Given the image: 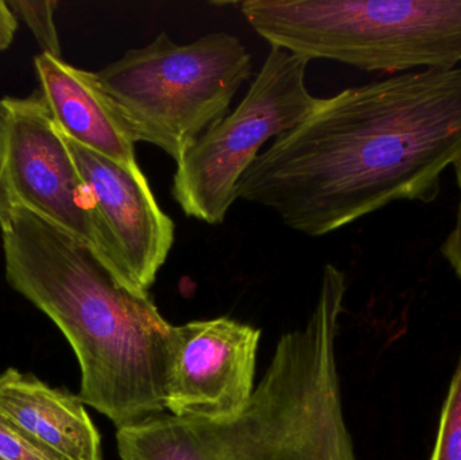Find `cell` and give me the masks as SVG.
<instances>
[{
  "mask_svg": "<svg viewBox=\"0 0 461 460\" xmlns=\"http://www.w3.org/2000/svg\"><path fill=\"white\" fill-rule=\"evenodd\" d=\"M461 162V68L427 69L320 97L252 162L236 199L324 237L398 202L432 203Z\"/></svg>",
  "mask_w": 461,
  "mask_h": 460,
  "instance_id": "cell-1",
  "label": "cell"
},
{
  "mask_svg": "<svg viewBox=\"0 0 461 460\" xmlns=\"http://www.w3.org/2000/svg\"><path fill=\"white\" fill-rule=\"evenodd\" d=\"M8 285L75 351L78 399L116 428L162 415L173 326L149 294L122 285L94 251L22 207L0 211Z\"/></svg>",
  "mask_w": 461,
  "mask_h": 460,
  "instance_id": "cell-2",
  "label": "cell"
},
{
  "mask_svg": "<svg viewBox=\"0 0 461 460\" xmlns=\"http://www.w3.org/2000/svg\"><path fill=\"white\" fill-rule=\"evenodd\" d=\"M346 275L322 270L300 329L279 339L246 404L216 418L154 416L116 432L122 460H357L336 362Z\"/></svg>",
  "mask_w": 461,
  "mask_h": 460,
  "instance_id": "cell-3",
  "label": "cell"
},
{
  "mask_svg": "<svg viewBox=\"0 0 461 460\" xmlns=\"http://www.w3.org/2000/svg\"><path fill=\"white\" fill-rule=\"evenodd\" d=\"M240 11L271 48L309 62L370 72L461 62V0H249Z\"/></svg>",
  "mask_w": 461,
  "mask_h": 460,
  "instance_id": "cell-4",
  "label": "cell"
},
{
  "mask_svg": "<svg viewBox=\"0 0 461 460\" xmlns=\"http://www.w3.org/2000/svg\"><path fill=\"white\" fill-rule=\"evenodd\" d=\"M251 75V54L226 32L185 45L161 32L96 72L137 143L157 146L176 164L229 115L233 97Z\"/></svg>",
  "mask_w": 461,
  "mask_h": 460,
  "instance_id": "cell-5",
  "label": "cell"
},
{
  "mask_svg": "<svg viewBox=\"0 0 461 460\" xmlns=\"http://www.w3.org/2000/svg\"><path fill=\"white\" fill-rule=\"evenodd\" d=\"M309 61L271 48L238 107L177 162L173 199L188 218L221 224L244 173L270 140L297 126L319 104L306 86Z\"/></svg>",
  "mask_w": 461,
  "mask_h": 460,
  "instance_id": "cell-6",
  "label": "cell"
},
{
  "mask_svg": "<svg viewBox=\"0 0 461 460\" xmlns=\"http://www.w3.org/2000/svg\"><path fill=\"white\" fill-rule=\"evenodd\" d=\"M0 104V211L26 208L64 230L130 289L91 191L42 95L7 96Z\"/></svg>",
  "mask_w": 461,
  "mask_h": 460,
  "instance_id": "cell-7",
  "label": "cell"
},
{
  "mask_svg": "<svg viewBox=\"0 0 461 460\" xmlns=\"http://www.w3.org/2000/svg\"><path fill=\"white\" fill-rule=\"evenodd\" d=\"M260 331L229 318L173 326L165 410L176 418L235 412L254 392Z\"/></svg>",
  "mask_w": 461,
  "mask_h": 460,
  "instance_id": "cell-8",
  "label": "cell"
},
{
  "mask_svg": "<svg viewBox=\"0 0 461 460\" xmlns=\"http://www.w3.org/2000/svg\"><path fill=\"white\" fill-rule=\"evenodd\" d=\"M65 140L118 253L130 289L148 293L172 250L175 221L159 207L142 169L131 172L69 138Z\"/></svg>",
  "mask_w": 461,
  "mask_h": 460,
  "instance_id": "cell-9",
  "label": "cell"
},
{
  "mask_svg": "<svg viewBox=\"0 0 461 460\" xmlns=\"http://www.w3.org/2000/svg\"><path fill=\"white\" fill-rule=\"evenodd\" d=\"M34 69L38 91L65 137L127 170H140L137 140L96 73L43 53L34 57Z\"/></svg>",
  "mask_w": 461,
  "mask_h": 460,
  "instance_id": "cell-10",
  "label": "cell"
},
{
  "mask_svg": "<svg viewBox=\"0 0 461 460\" xmlns=\"http://www.w3.org/2000/svg\"><path fill=\"white\" fill-rule=\"evenodd\" d=\"M0 416L56 460H103L100 435L84 402L18 369L0 374Z\"/></svg>",
  "mask_w": 461,
  "mask_h": 460,
  "instance_id": "cell-11",
  "label": "cell"
},
{
  "mask_svg": "<svg viewBox=\"0 0 461 460\" xmlns=\"http://www.w3.org/2000/svg\"><path fill=\"white\" fill-rule=\"evenodd\" d=\"M7 3L16 18L19 16L34 35L38 45L42 49L41 53L62 59L59 32L54 22V14L59 2L57 0H8Z\"/></svg>",
  "mask_w": 461,
  "mask_h": 460,
  "instance_id": "cell-12",
  "label": "cell"
},
{
  "mask_svg": "<svg viewBox=\"0 0 461 460\" xmlns=\"http://www.w3.org/2000/svg\"><path fill=\"white\" fill-rule=\"evenodd\" d=\"M429 460H461V356L449 385Z\"/></svg>",
  "mask_w": 461,
  "mask_h": 460,
  "instance_id": "cell-13",
  "label": "cell"
},
{
  "mask_svg": "<svg viewBox=\"0 0 461 460\" xmlns=\"http://www.w3.org/2000/svg\"><path fill=\"white\" fill-rule=\"evenodd\" d=\"M0 460H56L35 447L0 416Z\"/></svg>",
  "mask_w": 461,
  "mask_h": 460,
  "instance_id": "cell-14",
  "label": "cell"
},
{
  "mask_svg": "<svg viewBox=\"0 0 461 460\" xmlns=\"http://www.w3.org/2000/svg\"><path fill=\"white\" fill-rule=\"evenodd\" d=\"M455 172H456L457 186H459L460 192L459 205H457L454 230L449 232L448 237L441 245V254L461 280V162L455 167Z\"/></svg>",
  "mask_w": 461,
  "mask_h": 460,
  "instance_id": "cell-15",
  "label": "cell"
},
{
  "mask_svg": "<svg viewBox=\"0 0 461 460\" xmlns=\"http://www.w3.org/2000/svg\"><path fill=\"white\" fill-rule=\"evenodd\" d=\"M18 29V18L5 0H0V53L13 43Z\"/></svg>",
  "mask_w": 461,
  "mask_h": 460,
  "instance_id": "cell-16",
  "label": "cell"
},
{
  "mask_svg": "<svg viewBox=\"0 0 461 460\" xmlns=\"http://www.w3.org/2000/svg\"><path fill=\"white\" fill-rule=\"evenodd\" d=\"M0 118H2V104H0Z\"/></svg>",
  "mask_w": 461,
  "mask_h": 460,
  "instance_id": "cell-17",
  "label": "cell"
}]
</instances>
